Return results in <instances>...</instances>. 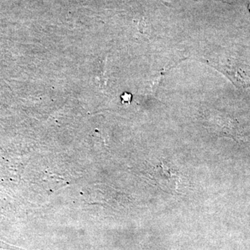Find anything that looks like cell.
Wrapping results in <instances>:
<instances>
[{
	"label": "cell",
	"mask_w": 250,
	"mask_h": 250,
	"mask_svg": "<svg viewBox=\"0 0 250 250\" xmlns=\"http://www.w3.org/2000/svg\"><path fill=\"white\" fill-rule=\"evenodd\" d=\"M249 9H250V5L249 6Z\"/></svg>",
	"instance_id": "1"
}]
</instances>
